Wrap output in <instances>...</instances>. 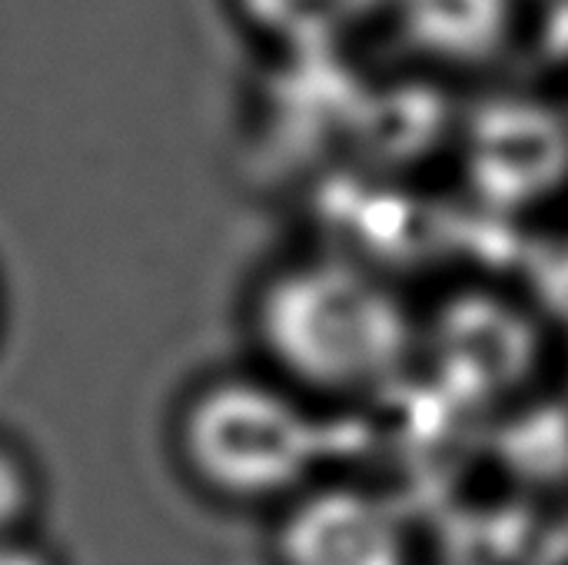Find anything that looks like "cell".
<instances>
[{
  "instance_id": "6da1fadb",
  "label": "cell",
  "mask_w": 568,
  "mask_h": 565,
  "mask_svg": "<svg viewBox=\"0 0 568 565\" xmlns=\"http://www.w3.org/2000/svg\"><path fill=\"white\" fill-rule=\"evenodd\" d=\"M263 333L283 366L323 386L379 380L409 343L399 303L383 286L339 266L283 276L263 303Z\"/></svg>"
},
{
  "instance_id": "7a4b0ae2",
  "label": "cell",
  "mask_w": 568,
  "mask_h": 565,
  "mask_svg": "<svg viewBox=\"0 0 568 565\" xmlns=\"http://www.w3.org/2000/svg\"><path fill=\"white\" fill-rule=\"evenodd\" d=\"M196 473L233 496H273L300 483L320 440L310 416L256 383H226L196 400L183 430Z\"/></svg>"
},
{
  "instance_id": "3957f363",
  "label": "cell",
  "mask_w": 568,
  "mask_h": 565,
  "mask_svg": "<svg viewBox=\"0 0 568 565\" xmlns=\"http://www.w3.org/2000/svg\"><path fill=\"white\" fill-rule=\"evenodd\" d=\"M283 556L290 565H409L393 509L349 490L306 500L283 529Z\"/></svg>"
},
{
  "instance_id": "277c9868",
  "label": "cell",
  "mask_w": 568,
  "mask_h": 565,
  "mask_svg": "<svg viewBox=\"0 0 568 565\" xmlns=\"http://www.w3.org/2000/svg\"><path fill=\"white\" fill-rule=\"evenodd\" d=\"M263 13L270 20H280L283 27H326L339 23L353 13H359L369 0H260Z\"/></svg>"
},
{
  "instance_id": "5b68a950",
  "label": "cell",
  "mask_w": 568,
  "mask_h": 565,
  "mask_svg": "<svg viewBox=\"0 0 568 565\" xmlns=\"http://www.w3.org/2000/svg\"><path fill=\"white\" fill-rule=\"evenodd\" d=\"M27 503H30L27 473L10 453L0 450V536L20 523V516L27 513Z\"/></svg>"
},
{
  "instance_id": "8992f818",
  "label": "cell",
  "mask_w": 568,
  "mask_h": 565,
  "mask_svg": "<svg viewBox=\"0 0 568 565\" xmlns=\"http://www.w3.org/2000/svg\"><path fill=\"white\" fill-rule=\"evenodd\" d=\"M0 565H50L40 553L27 549V546H13V543H0Z\"/></svg>"
}]
</instances>
